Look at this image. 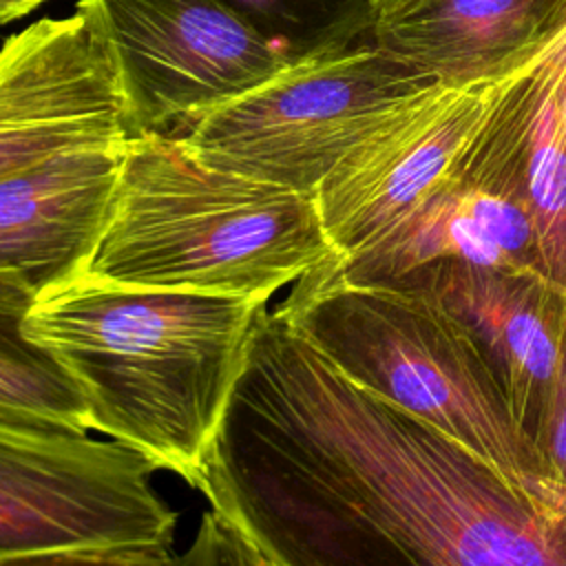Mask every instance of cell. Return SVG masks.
Instances as JSON below:
<instances>
[{
  "mask_svg": "<svg viewBox=\"0 0 566 566\" xmlns=\"http://www.w3.org/2000/svg\"><path fill=\"white\" fill-rule=\"evenodd\" d=\"M276 566H566V515L345 378L276 310L197 482Z\"/></svg>",
  "mask_w": 566,
  "mask_h": 566,
  "instance_id": "1",
  "label": "cell"
},
{
  "mask_svg": "<svg viewBox=\"0 0 566 566\" xmlns=\"http://www.w3.org/2000/svg\"><path fill=\"white\" fill-rule=\"evenodd\" d=\"M265 305L84 270L35 296L27 336L66 371L88 429L197 489Z\"/></svg>",
  "mask_w": 566,
  "mask_h": 566,
  "instance_id": "2",
  "label": "cell"
},
{
  "mask_svg": "<svg viewBox=\"0 0 566 566\" xmlns=\"http://www.w3.org/2000/svg\"><path fill=\"white\" fill-rule=\"evenodd\" d=\"M316 199L203 159L184 137H126L88 272L270 301L334 256Z\"/></svg>",
  "mask_w": 566,
  "mask_h": 566,
  "instance_id": "3",
  "label": "cell"
},
{
  "mask_svg": "<svg viewBox=\"0 0 566 566\" xmlns=\"http://www.w3.org/2000/svg\"><path fill=\"white\" fill-rule=\"evenodd\" d=\"M274 310L345 378L520 480L544 464L467 329L424 296L345 281L332 256Z\"/></svg>",
  "mask_w": 566,
  "mask_h": 566,
  "instance_id": "4",
  "label": "cell"
},
{
  "mask_svg": "<svg viewBox=\"0 0 566 566\" xmlns=\"http://www.w3.org/2000/svg\"><path fill=\"white\" fill-rule=\"evenodd\" d=\"M429 84L367 40L285 64L181 137L221 168L314 197L356 144Z\"/></svg>",
  "mask_w": 566,
  "mask_h": 566,
  "instance_id": "5",
  "label": "cell"
},
{
  "mask_svg": "<svg viewBox=\"0 0 566 566\" xmlns=\"http://www.w3.org/2000/svg\"><path fill=\"white\" fill-rule=\"evenodd\" d=\"M104 51L126 137H181L290 64L221 0H77Z\"/></svg>",
  "mask_w": 566,
  "mask_h": 566,
  "instance_id": "6",
  "label": "cell"
},
{
  "mask_svg": "<svg viewBox=\"0 0 566 566\" xmlns=\"http://www.w3.org/2000/svg\"><path fill=\"white\" fill-rule=\"evenodd\" d=\"M159 467L115 440L0 416V557L130 542L172 544Z\"/></svg>",
  "mask_w": 566,
  "mask_h": 566,
  "instance_id": "7",
  "label": "cell"
},
{
  "mask_svg": "<svg viewBox=\"0 0 566 566\" xmlns=\"http://www.w3.org/2000/svg\"><path fill=\"white\" fill-rule=\"evenodd\" d=\"M491 84H429L327 172L314 199L336 256L378 239L453 172Z\"/></svg>",
  "mask_w": 566,
  "mask_h": 566,
  "instance_id": "8",
  "label": "cell"
},
{
  "mask_svg": "<svg viewBox=\"0 0 566 566\" xmlns=\"http://www.w3.org/2000/svg\"><path fill=\"white\" fill-rule=\"evenodd\" d=\"M126 139L108 60L84 20L44 18L0 46V179Z\"/></svg>",
  "mask_w": 566,
  "mask_h": 566,
  "instance_id": "9",
  "label": "cell"
},
{
  "mask_svg": "<svg viewBox=\"0 0 566 566\" xmlns=\"http://www.w3.org/2000/svg\"><path fill=\"white\" fill-rule=\"evenodd\" d=\"M387 287L429 298L467 329L537 451L566 327V287L537 272L467 261H438Z\"/></svg>",
  "mask_w": 566,
  "mask_h": 566,
  "instance_id": "10",
  "label": "cell"
},
{
  "mask_svg": "<svg viewBox=\"0 0 566 566\" xmlns=\"http://www.w3.org/2000/svg\"><path fill=\"white\" fill-rule=\"evenodd\" d=\"M119 144L60 153L0 179V270L38 294L88 270L119 168Z\"/></svg>",
  "mask_w": 566,
  "mask_h": 566,
  "instance_id": "11",
  "label": "cell"
},
{
  "mask_svg": "<svg viewBox=\"0 0 566 566\" xmlns=\"http://www.w3.org/2000/svg\"><path fill=\"white\" fill-rule=\"evenodd\" d=\"M438 261H467L548 276L528 210L511 197L473 186L455 168L378 239L345 256H332L345 281L369 287H387Z\"/></svg>",
  "mask_w": 566,
  "mask_h": 566,
  "instance_id": "12",
  "label": "cell"
},
{
  "mask_svg": "<svg viewBox=\"0 0 566 566\" xmlns=\"http://www.w3.org/2000/svg\"><path fill=\"white\" fill-rule=\"evenodd\" d=\"M566 29V0H424L374 24L371 40L442 84L491 82Z\"/></svg>",
  "mask_w": 566,
  "mask_h": 566,
  "instance_id": "13",
  "label": "cell"
},
{
  "mask_svg": "<svg viewBox=\"0 0 566 566\" xmlns=\"http://www.w3.org/2000/svg\"><path fill=\"white\" fill-rule=\"evenodd\" d=\"M566 29L546 46L524 139V197L548 279L566 287Z\"/></svg>",
  "mask_w": 566,
  "mask_h": 566,
  "instance_id": "14",
  "label": "cell"
},
{
  "mask_svg": "<svg viewBox=\"0 0 566 566\" xmlns=\"http://www.w3.org/2000/svg\"><path fill=\"white\" fill-rule=\"evenodd\" d=\"M38 290L18 272L0 270V416L88 433L86 407L66 371L27 336Z\"/></svg>",
  "mask_w": 566,
  "mask_h": 566,
  "instance_id": "15",
  "label": "cell"
},
{
  "mask_svg": "<svg viewBox=\"0 0 566 566\" xmlns=\"http://www.w3.org/2000/svg\"><path fill=\"white\" fill-rule=\"evenodd\" d=\"M287 62L371 40V0H221Z\"/></svg>",
  "mask_w": 566,
  "mask_h": 566,
  "instance_id": "16",
  "label": "cell"
},
{
  "mask_svg": "<svg viewBox=\"0 0 566 566\" xmlns=\"http://www.w3.org/2000/svg\"><path fill=\"white\" fill-rule=\"evenodd\" d=\"M0 566H179L172 544L130 542L0 557Z\"/></svg>",
  "mask_w": 566,
  "mask_h": 566,
  "instance_id": "17",
  "label": "cell"
},
{
  "mask_svg": "<svg viewBox=\"0 0 566 566\" xmlns=\"http://www.w3.org/2000/svg\"><path fill=\"white\" fill-rule=\"evenodd\" d=\"M179 566H276L248 535L214 509L199 520L197 533Z\"/></svg>",
  "mask_w": 566,
  "mask_h": 566,
  "instance_id": "18",
  "label": "cell"
},
{
  "mask_svg": "<svg viewBox=\"0 0 566 566\" xmlns=\"http://www.w3.org/2000/svg\"><path fill=\"white\" fill-rule=\"evenodd\" d=\"M537 453L544 464V478L566 486V327L562 336L548 416L537 444Z\"/></svg>",
  "mask_w": 566,
  "mask_h": 566,
  "instance_id": "19",
  "label": "cell"
},
{
  "mask_svg": "<svg viewBox=\"0 0 566 566\" xmlns=\"http://www.w3.org/2000/svg\"><path fill=\"white\" fill-rule=\"evenodd\" d=\"M528 489L555 513L566 515V486L559 482H553L548 478H528Z\"/></svg>",
  "mask_w": 566,
  "mask_h": 566,
  "instance_id": "20",
  "label": "cell"
},
{
  "mask_svg": "<svg viewBox=\"0 0 566 566\" xmlns=\"http://www.w3.org/2000/svg\"><path fill=\"white\" fill-rule=\"evenodd\" d=\"M44 0H0V24L11 22L24 13H31Z\"/></svg>",
  "mask_w": 566,
  "mask_h": 566,
  "instance_id": "21",
  "label": "cell"
},
{
  "mask_svg": "<svg viewBox=\"0 0 566 566\" xmlns=\"http://www.w3.org/2000/svg\"><path fill=\"white\" fill-rule=\"evenodd\" d=\"M374 2V13H376V22L385 20L389 15H396L413 4H420L424 0H371Z\"/></svg>",
  "mask_w": 566,
  "mask_h": 566,
  "instance_id": "22",
  "label": "cell"
},
{
  "mask_svg": "<svg viewBox=\"0 0 566 566\" xmlns=\"http://www.w3.org/2000/svg\"><path fill=\"white\" fill-rule=\"evenodd\" d=\"M564 130H566V93H564Z\"/></svg>",
  "mask_w": 566,
  "mask_h": 566,
  "instance_id": "23",
  "label": "cell"
}]
</instances>
